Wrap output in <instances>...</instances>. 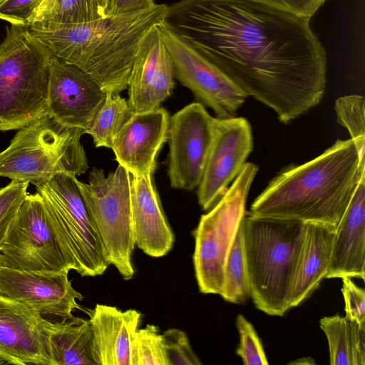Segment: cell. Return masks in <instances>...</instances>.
<instances>
[{"mask_svg":"<svg viewBox=\"0 0 365 365\" xmlns=\"http://www.w3.org/2000/svg\"><path fill=\"white\" fill-rule=\"evenodd\" d=\"M364 176L353 141L339 139L312 160L283 168L255 198L248 214L336 228Z\"/></svg>","mask_w":365,"mask_h":365,"instance_id":"obj_2","label":"cell"},{"mask_svg":"<svg viewBox=\"0 0 365 365\" xmlns=\"http://www.w3.org/2000/svg\"><path fill=\"white\" fill-rule=\"evenodd\" d=\"M155 5L153 0H110L107 16L136 13Z\"/></svg>","mask_w":365,"mask_h":365,"instance_id":"obj_36","label":"cell"},{"mask_svg":"<svg viewBox=\"0 0 365 365\" xmlns=\"http://www.w3.org/2000/svg\"><path fill=\"white\" fill-rule=\"evenodd\" d=\"M163 24L281 123L324 96L327 53L310 19L249 0H180Z\"/></svg>","mask_w":365,"mask_h":365,"instance_id":"obj_1","label":"cell"},{"mask_svg":"<svg viewBox=\"0 0 365 365\" xmlns=\"http://www.w3.org/2000/svg\"><path fill=\"white\" fill-rule=\"evenodd\" d=\"M153 174L130 175V200L135 245L152 257L166 255L174 233L153 182Z\"/></svg>","mask_w":365,"mask_h":365,"instance_id":"obj_20","label":"cell"},{"mask_svg":"<svg viewBox=\"0 0 365 365\" xmlns=\"http://www.w3.org/2000/svg\"><path fill=\"white\" fill-rule=\"evenodd\" d=\"M82 310L89 317L91 355L96 365H132V342L141 314L100 304Z\"/></svg>","mask_w":365,"mask_h":365,"instance_id":"obj_19","label":"cell"},{"mask_svg":"<svg viewBox=\"0 0 365 365\" xmlns=\"http://www.w3.org/2000/svg\"><path fill=\"white\" fill-rule=\"evenodd\" d=\"M29 183L27 181L11 180L9 185L0 188V247L28 194Z\"/></svg>","mask_w":365,"mask_h":365,"instance_id":"obj_31","label":"cell"},{"mask_svg":"<svg viewBox=\"0 0 365 365\" xmlns=\"http://www.w3.org/2000/svg\"><path fill=\"white\" fill-rule=\"evenodd\" d=\"M68 271L37 272L0 266V294L25 303L41 316L73 319L83 309V296L73 287Z\"/></svg>","mask_w":365,"mask_h":365,"instance_id":"obj_16","label":"cell"},{"mask_svg":"<svg viewBox=\"0 0 365 365\" xmlns=\"http://www.w3.org/2000/svg\"><path fill=\"white\" fill-rule=\"evenodd\" d=\"M214 120L200 102L170 117L168 175L172 187L192 190L199 186L212 142Z\"/></svg>","mask_w":365,"mask_h":365,"instance_id":"obj_11","label":"cell"},{"mask_svg":"<svg viewBox=\"0 0 365 365\" xmlns=\"http://www.w3.org/2000/svg\"><path fill=\"white\" fill-rule=\"evenodd\" d=\"M160 29L173 60L175 78L190 89L216 118L235 117L248 96L227 76L166 27Z\"/></svg>","mask_w":365,"mask_h":365,"instance_id":"obj_12","label":"cell"},{"mask_svg":"<svg viewBox=\"0 0 365 365\" xmlns=\"http://www.w3.org/2000/svg\"><path fill=\"white\" fill-rule=\"evenodd\" d=\"M78 182L109 264L117 269L123 279H130L135 274L132 254L135 240L130 173L118 165L106 176L102 169L93 168L88 183Z\"/></svg>","mask_w":365,"mask_h":365,"instance_id":"obj_9","label":"cell"},{"mask_svg":"<svg viewBox=\"0 0 365 365\" xmlns=\"http://www.w3.org/2000/svg\"><path fill=\"white\" fill-rule=\"evenodd\" d=\"M81 128H69L49 115L21 128L0 153V176L41 185L58 173H85L88 160Z\"/></svg>","mask_w":365,"mask_h":365,"instance_id":"obj_6","label":"cell"},{"mask_svg":"<svg viewBox=\"0 0 365 365\" xmlns=\"http://www.w3.org/2000/svg\"><path fill=\"white\" fill-rule=\"evenodd\" d=\"M242 223L243 220L225 261L223 288L220 294L225 301L234 304H242L250 297Z\"/></svg>","mask_w":365,"mask_h":365,"instance_id":"obj_27","label":"cell"},{"mask_svg":"<svg viewBox=\"0 0 365 365\" xmlns=\"http://www.w3.org/2000/svg\"><path fill=\"white\" fill-rule=\"evenodd\" d=\"M169 119L163 107L133 113L111 146L118 165L130 175L153 174L157 155L168 140Z\"/></svg>","mask_w":365,"mask_h":365,"instance_id":"obj_18","label":"cell"},{"mask_svg":"<svg viewBox=\"0 0 365 365\" xmlns=\"http://www.w3.org/2000/svg\"><path fill=\"white\" fill-rule=\"evenodd\" d=\"M338 123L348 130L356 149L360 168L365 170V101L358 94L339 97L335 102Z\"/></svg>","mask_w":365,"mask_h":365,"instance_id":"obj_28","label":"cell"},{"mask_svg":"<svg viewBox=\"0 0 365 365\" xmlns=\"http://www.w3.org/2000/svg\"><path fill=\"white\" fill-rule=\"evenodd\" d=\"M336 228L307 222L304 241L293 283L291 307L302 304L326 277Z\"/></svg>","mask_w":365,"mask_h":365,"instance_id":"obj_22","label":"cell"},{"mask_svg":"<svg viewBox=\"0 0 365 365\" xmlns=\"http://www.w3.org/2000/svg\"><path fill=\"white\" fill-rule=\"evenodd\" d=\"M133 114V111L125 98L120 94L106 92L104 102L85 133L92 137L96 148H111L115 137Z\"/></svg>","mask_w":365,"mask_h":365,"instance_id":"obj_26","label":"cell"},{"mask_svg":"<svg viewBox=\"0 0 365 365\" xmlns=\"http://www.w3.org/2000/svg\"><path fill=\"white\" fill-rule=\"evenodd\" d=\"M8 364L7 361L0 356V365Z\"/></svg>","mask_w":365,"mask_h":365,"instance_id":"obj_37","label":"cell"},{"mask_svg":"<svg viewBox=\"0 0 365 365\" xmlns=\"http://www.w3.org/2000/svg\"><path fill=\"white\" fill-rule=\"evenodd\" d=\"M42 1L4 0L0 3V19L27 26L30 17Z\"/></svg>","mask_w":365,"mask_h":365,"instance_id":"obj_34","label":"cell"},{"mask_svg":"<svg viewBox=\"0 0 365 365\" xmlns=\"http://www.w3.org/2000/svg\"><path fill=\"white\" fill-rule=\"evenodd\" d=\"M0 266L37 272L76 270L50 224L42 196L27 194L0 247Z\"/></svg>","mask_w":365,"mask_h":365,"instance_id":"obj_10","label":"cell"},{"mask_svg":"<svg viewBox=\"0 0 365 365\" xmlns=\"http://www.w3.org/2000/svg\"><path fill=\"white\" fill-rule=\"evenodd\" d=\"M365 275V176L338 225L326 279Z\"/></svg>","mask_w":365,"mask_h":365,"instance_id":"obj_21","label":"cell"},{"mask_svg":"<svg viewBox=\"0 0 365 365\" xmlns=\"http://www.w3.org/2000/svg\"><path fill=\"white\" fill-rule=\"evenodd\" d=\"M258 166L246 163L223 196L200 217L193 231V264L203 294H221L230 247L246 215V201Z\"/></svg>","mask_w":365,"mask_h":365,"instance_id":"obj_7","label":"cell"},{"mask_svg":"<svg viewBox=\"0 0 365 365\" xmlns=\"http://www.w3.org/2000/svg\"><path fill=\"white\" fill-rule=\"evenodd\" d=\"M173 60L164 42L160 24L153 26L136 53L128 80V99L133 113L155 110L172 93Z\"/></svg>","mask_w":365,"mask_h":365,"instance_id":"obj_17","label":"cell"},{"mask_svg":"<svg viewBox=\"0 0 365 365\" xmlns=\"http://www.w3.org/2000/svg\"><path fill=\"white\" fill-rule=\"evenodd\" d=\"M51 51L27 26L11 24L0 43V130L48 114Z\"/></svg>","mask_w":365,"mask_h":365,"instance_id":"obj_5","label":"cell"},{"mask_svg":"<svg viewBox=\"0 0 365 365\" xmlns=\"http://www.w3.org/2000/svg\"><path fill=\"white\" fill-rule=\"evenodd\" d=\"M168 6L107 16L83 24L37 22L31 33L56 57L91 76L106 92L127 89L134 59L148 31L163 22Z\"/></svg>","mask_w":365,"mask_h":365,"instance_id":"obj_3","label":"cell"},{"mask_svg":"<svg viewBox=\"0 0 365 365\" xmlns=\"http://www.w3.org/2000/svg\"><path fill=\"white\" fill-rule=\"evenodd\" d=\"M307 223L245 215L243 242L250 297L255 307L272 316H283L291 296L303 247Z\"/></svg>","mask_w":365,"mask_h":365,"instance_id":"obj_4","label":"cell"},{"mask_svg":"<svg viewBox=\"0 0 365 365\" xmlns=\"http://www.w3.org/2000/svg\"><path fill=\"white\" fill-rule=\"evenodd\" d=\"M110 0H43L30 17L37 22L83 24L107 16Z\"/></svg>","mask_w":365,"mask_h":365,"instance_id":"obj_25","label":"cell"},{"mask_svg":"<svg viewBox=\"0 0 365 365\" xmlns=\"http://www.w3.org/2000/svg\"><path fill=\"white\" fill-rule=\"evenodd\" d=\"M341 292L344 300L345 316L351 319L365 324V292L351 280V277L341 278Z\"/></svg>","mask_w":365,"mask_h":365,"instance_id":"obj_33","label":"cell"},{"mask_svg":"<svg viewBox=\"0 0 365 365\" xmlns=\"http://www.w3.org/2000/svg\"><path fill=\"white\" fill-rule=\"evenodd\" d=\"M4 0H0V3L2 2Z\"/></svg>","mask_w":365,"mask_h":365,"instance_id":"obj_38","label":"cell"},{"mask_svg":"<svg viewBox=\"0 0 365 365\" xmlns=\"http://www.w3.org/2000/svg\"><path fill=\"white\" fill-rule=\"evenodd\" d=\"M162 334L168 365L202 364L185 331L172 328Z\"/></svg>","mask_w":365,"mask_h":365,"instance_id":"obj_32","label":"cell"},{"mask_svg":"<svg viewBox=\"0 0 365 365\" xmlns=\"http://www.w3.org/2000/svg\"><path fill=\"white\" fill-rule=\"evenodd\" d=\"M132 365H168L163 334L157 326L148 324L135 332L131 349Z\"/></svg>","mask_w":365,"mask_h":365,"instance_id":"obj_29","label":"cell"},{"mask_svg":"<svg viewBox=\"0 0 365 365\" xmlns=\"http://www.w3.org/2000/svg\"><path fill=\"white\" fill-rule=\"evenodd\" d=\"M253 149L252 127L242 117L215 118L214 133L201 182L198 203L204 210L223 196Z\"/></svg>","mask_w":365,"mask_h":365,"instance_id":"obj_13","label":"cell"},{"mask_svg":"<svg viewBox=\"0 0 365 365\" xmlns=\"http://www.w3.org/2000/svg\"><path fill=\"white\" fill-rule=\"evenodd\" d=\"M76 175L58 173L36 186L58 240L81 277L102 275L110 265Z\"/></svg>","mask_w":365,"mask_h":365,"instance_id":"obj_8","label":"cell"},{"mask_svg":"<svg viewBox=\"0 0 365 365\" xmlns=\"http://www.w3.org/2000/svg\"><path fill=\"white\" fill-rule=\"evenodd\" d=\"M51 322L25 303L0 294V356L8 364L53 365Z\"/></svg>","mask_w":365,"mask_h":365,"instance_id":"obj_15","label":"cell"},{"mask_svg":"<svg viewBox=\"0 0 365 365\" xmlns=\"http://www.w3.org/2000/svg\"><path fill=\"white\" fill-rule=\"evenodd\" d=\"M50 347L53 365H96L91 355L88 319L75 317L52 322Z\"/></svg>","mask_w":365,"mask_h":365,"instance_id":"obj_23","label":"cell"},{"mask_svg":"<svg viewBox=\"0 0 365 365\" xmlns=\"http://www.w3.org/2000/svg\"><path fill=\"white\" fill-rule=\"evenodd\" d=\"M106 96V92L88 73L52 56L47 113L57 122L85 133Z\"/></svg>","mask_w":365,"mask_h":365,"instance_id":"obj_14","label":"cell"},{"mask_svg":"<svg viewBox=\"0 0 365 365\" xmlns=\"http://www.w3.org/2000/svg\"><path fill=\"white\" fill-rule=\"evenodd\" d=\"M264 4L310 19L315 15L327 0H249Z\"/></svg>","mask_w":365,"mask_h":365,"instance_id":"obj_35","label":"cell"},{"mask_svg":"<svg viewBox=\"0 0 365 365\" xmlns=\"http://www.w3.org/2000/svg\"><path fill=\"white\" fill-rule=\"evenodd\" d=\"M331 365H365V324L335 314L319 321Z\"/></svg>","mask_w":365,"mask_h":365,"instance_id":"obj_24","label":"cell"},{"mask_svg":"<svg viewBox=\"0 0 365 365\" xmlns=\"http://www.w3.org/2000/svg\"><path fill=\"white\" fill-rule=\"evenodd\" d=\"M236 327L240 336L237 354L245 365H267L262 342L253 325L242 315L236 318Z\"/></svg>","mask_w":365,"mask_h":365,"instance_id":"obj_30","label":"cell"}]
</instances>
